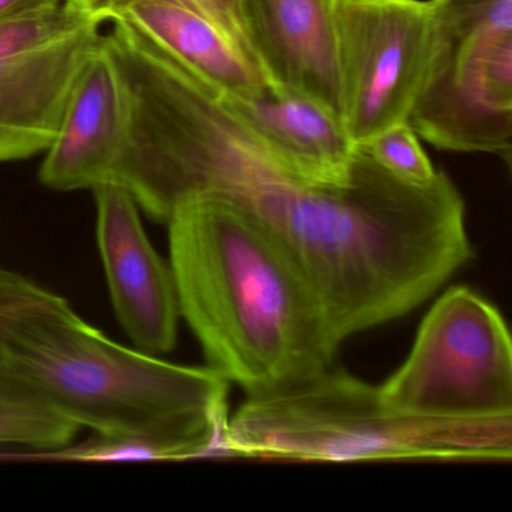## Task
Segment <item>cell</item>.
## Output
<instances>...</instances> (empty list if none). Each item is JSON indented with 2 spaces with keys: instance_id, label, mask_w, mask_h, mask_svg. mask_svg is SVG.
I'll return each instance as SVG.
<instances>
[{
  "instance_id": "cell-8",
  "label": "cell",
  "mask_w": 512,
  "mask_h": 512,
  "mask_svg": "<svg viewBox=\"0 0 512 512\" xmlns=\"http://www.w3.org/2000/svg\"><path fill=\"white\" fill-rule=\"evenodd\" d=\"M407 124L434 148L493 154L511 166L512 34L433 31L427 76Z\"/></svg>"
},
{
  "instance_id": "cell-16",
  "label": "cell",
  "mask_w": 512,
  "mask_h": 512,
  "mask_svg": "<svg viewBox=\"0 0 512 512\" xmlns=\"http://www.w3.org/2000/svg\"><path fill=\"white\" fill-rule=\"evenodd\" d=\"M34 458L46 460L86 461V463H128V461H167L166 452L154 443L133 437L106 436L95 433L79 445L40 452Z\"/></svg>"
},
{
  "instance_id": "cell-5",
  "label": "cell",
  "mask_w": 512,
  "mask_h": 512,
  "mask_svg": "<svg viewBox=\"0 0 512 512\" xmlns=\"http://www.w3.org/2000/svg\"><path fill=\"white\" fill-rule=\"evenodd\" d=\"M379 392L392 409L413 415H512V344L502 314L469 287L446 290Z\"/></svg>"
},
{
  "instance_id": "cell-2",
  "label": "cell",
  "mask_w": 512,
  "mask_h": 512,
  "mask_svg": "<svg viewBox=\"0 0 512 512\" xmlns=\"http://www.w3.org/2000/svg\"><path fill=\"white\" fill-rule=\"evenodd\" d=\"M167 226L179 310L208 367L248 395L331 367L340 344L322 305L262 221L206 196L182 203Z\"/></svg>"
},
{
  "instance_id": "cell-10",
  "label": "cell",
  "mask_w": 512,
  "mask_h": 512,
  "mask_svg": "<svg viewBox=\"0 0 512 512\" xmlns=\"http://www.w3.org/2000/svg\"><path fill=\"white\" fill-rule=\"evenodd\" d=\"M238 8L266 80L341 118L334 0H238Z\"/></svg>"
},
{
  "instance_id": "cell-17",
  "label": "cell",
  "mask_w": 512,
  "mask_h": 512,
  "mask_svg": "<svg viewBox=\"0 0 512 512\" xmlns=\"http://www.w3.org/2000/svg\"><path fill=\"white\" fill-rule=\"evenodd\" d=\"M139 2H145V0H65V4L71 5L89 16L97 17L104 23L119 19L125 11L130 10ZM166 2L182 5V7L190 8V10L208 17L209 20L221 26L224 31L229 32L250 52L241 16H239L238 0H166Z\"/></svg>"
},
{
  "instance_id": "cell-11",
  "label": "cell",
  "mask_w": 512,
  "mask_h": 512,
  "mask_svg": "<svg viewBox=\"0 0 512 512\" xmlns=\"http://www.w3.org/2000/svg\"><path fill=\"white\" fill-rule=\"evenodd\" d=\"M128 134L124 79L106 35L77 77L40 179L58 191L109 184Z\"/></svg>"
},
{
  "instance_id": "cell-12",
  "label": "cell",
  "mask_w": 512,
  "mask_h": 512,
  "mask_svg": "<svg viewBox=\"0 0 512 512\" xmlns=\"http://www.w3.org/2000/svg\"><path fill=\"white\" fill-rule=\"evenodd\" d=\"M221 97L272 158L296 178L311 185L349 181L358 146L331 110L269 82L248 94Z\"/></svg>"
},
{
  "instance_id": "cell-1",
  "label": "cell",
  "mask_w": 512,
  "mask_h": 512,
  "mask_svg": "<svg viewBox=\"0 0 512 512\" xmlns=\"http://www.w3.org/2000/svg\"><path fill=\"white\" fill-rule=\"evenodd\" d=\"M125 85L118 173L139 208L167 224L182 203L215 196L253 214L307 278L338 344L406 316L475 256L463 197L443 172L407 184L356 148L346 184L311 185L167 50L143 53Z\"/></svg>"
},
{
  "instance_id": "cell-9",
  "label": "cell",
  "mask_w": 512,
  "mask_h": 512,
  "mask_svg": "<svg viewBox=\"0 0 512 512\" xmlns=\"http://www.w3.org/2000/svg\"><path fill=\"white\" fill-rule=\"evenodd\" d=\"M97 241L113 308L137 349L172 352L178 341V290L172 266L149 241L139 206L115 184L94 188Z\"/></svg>"
},
{
  "instance_id": "cell-15",
  "label": "cell",
  "mask_w": 512,
  "mask_h": 512,
  "mask_svg": "<svg viewBox=\"0 0 512 512\" xmlns=\"http://www.w3.org/2000/svg\"><path fill=\"white\" fill-rule=\"evenodd\" d=\"M386 172L412 185H427L437 172L419 145L418 134L407 122L394 125L358 146Z\"/></svg>"
},
{
  "instance_id": "cell-14",
  "label": "cell",
  "mask_w": 512,
  "mask_h": 512,
  "mask_svg": "<svg viewBox=\"0 0 512 512\" xmlns=\"http://www.w3.org/2000/svg\"><path fill=\"white\" fill-rule=\"evenodd\" d=\"M80 427L40 398L0 389V445H25L53 451L73 443Z\"/></svg>"
},
{
  "instance_id": "cell-19",
  "label": "cell",
  "mask_w": 512,
  "mask_h": 512,
  "mask_svg": "<svg viewBox=\"0 0 512 512\" xmlns=\"http://www.w3.org/2000/svg\"><path fill=\"white\" fill-rule=\"evenodd\" d=\"M61 4V0H0V22L37 16Z\"/></svg>"
},
{
  "instance_id": "cell-4",
  "label": "cell",
  "mask_w": 512,
  "mask_h": 512,
  "mask_svg": "<svg viewBox=\"0 0 512 512\" xmlns=\"http://www.w3.org/2000/svg\"><path fill=\"white\" fill-rule=\"evenodd\" d=\"M223 454L298 461L511 460L512 415L431 418L392 409L379 386L334 365L248 395L227 424Z\"/></svg>"
},
{
  "instance_id": "cell-18",
  "label": "cell",
  "mask_w": 512,
  "mask_h": 512,
  "mask_svg": "<svg viewBox=\"0 0 512 512\" xmlns=\"http://www.w3.org/2000/svg\"><path fill=\"white\" fill-rule=\"evenodd\" d=\"M58 296L23 275L0 268V337L20 317L50 304ZM0 389L16 388L0 374Z\"/></svg>"
},
{
  "instance_id": "cell-13",
  "label": "cell",
  "mask_w": 512,
  "mask_h": 512,
  "mask_svg": "<svg viewBox=\"0 0 512 512\" xmlns=\"http://www.w3.org/2000/svg\"><path fill=\"white\" fill-rule=\"evenodd\" d=\"M119 19L133 23L221 94H248L268 82L238 40L190 8L166 0H145Z\"/></svg>"
},
{
  "instance_id": "cell-7",
  "label": "cell",
  "mask_w": 512,
  "mask_h": 512,
  "mask_svg": "<svg viewBox=\"0 0 512 512\" xmlns=\"http://www.w3.org/2000/svg\"><path fill=\"white\" fill-rule=\"evenodd\" d=\"M103 20L68 4L0 22V163L46 152Z\"/></svg>"
},
{
  "instance_id": "cell-6",
  "label": "cell",
  "mask_w": 512,
  "mask_h": 512,
  "mask_svg": "<svg viewBox=\"0 0 512 512\" xmlns=\"http://www.w3.org/2000/svg\"><path fill=\"white\" fill-rule=\"evenodd\" d=\"M341 119L356 146L409 119L433 44L430 0H334Z\"/></svg>"
},
{
  "instance_id": "cell-3",
  "label": "cell",
  "mask_w": 512,
  "mask_h": 512,
  "mask_svg": "<svg viewBox=\"0 0 512 512\" xmlns=\"http://www.w3.org/2000/svg\"><path fill=\"white\" fill-rule=\"evenodd\" d=\"M0 374L80 428L154 443L167 460L223 454L230 389L223 374L122 346L62 296L0 337Z\"/></svg>"
}]
</instances>
